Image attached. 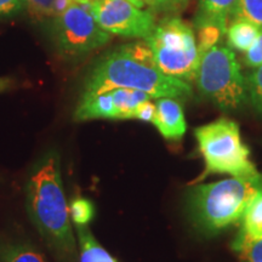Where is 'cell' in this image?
<instances>
[{
    "instance_id": "6da1fadb",
    "label": "cell",
    "mask_w": 262,
    "mask_h": 262,
    "mask_svg": "<svg viewBox=\"0 0 262 262\" xmlns=\"http://www.w3.org/2000/svg\"><path fill=\"white\" fill-rule=\"evenodd\" d=\"M118 88L143 91L152 98L192 96L191 84L157 67L147 41L122 45L103 55L88 75L84 93L101 94Z\"/></svg>"
},
{
    "instance_id": "7a4b0ae2",
    "label": "cell",
    "mask_w": 262,
    "mask_h": 262,
    "mask_svg": "<svg viewBox=\"0 0 262 262\" xmlns=\"http://www.w3.org/2000/svg\"><path fill=\"white\" fill-rule=\"evenodd\" d=\"M27 210L52 250L66 258L75 257L77 242L62 183L60 158L55 153L42 158L29 176Z\"/></svg>"
},
{
    "instance_id": "3957f363",
    "label": "cell",
    "mask_w": 262,
    "mask_h": 262,
    "mask_svg": "<svg viewBox=\"0 0 262 262\" xmlns=\"http://www.w3.org/2000/svg\"><path fill=\"white\" fill-rule=\"evenodd\" d=\"M262 192V173L229 178L192 188L187 198L193 224L206 233H216L241 222L249 204Z\"/></svg>"
},
{
    "instance_id": "277c9868",
    "label": "cell",
    "mask_w": 262,
    "mask_h": 262,
    "mask_svg": "<svg viewBox=\"0 0 262 262\" xmlns=\"http://www.w3.org/2000/svg\"><path fill=\"white\" fill-rule=\"evenodd\" d=\"M194 135L205 162V171L196 181L211 173H228L234 178H249L258 173L250 160V150L242 141L238 124L233 120L221 118L196 127Z\"/></svg>"
},
{
    "instance_id": "5b68a950",
    "label": "cell",
    "mask_w": 262,
    "mask_h": 262,
    "mask_svg": "<svg viewBox=\"0 0 262 262\" xmlns=\"http://www.w3.org/2000/svg\"><path fill=\"white\" fill-rule=\"evenodd\" d=\"M195 85L203 96L222 111H234L248 101L245 77L234 52L215 45L202 55Z\"/></svg>"
},
{
    "instance_id": "8992f818",
    "label": "cell",
    "mask_w": 262,
    "mask_h": 262,
    "mask_svg": "<svg viewBox=\"0 0 262 262\" xmlns=\"http://www.w3.org/2000/svg\"><path fill=\"white\" fill-rule=\"evenodd\" d=\"M146 41L164 74L187 83L194 80L201 54L191 26L178 16H168L157 24Z\"/></svg>"
},
{
    "instance_id": "52a82bcc",
    "label": "cell",
    "mask_w": 262,
    "mask_h": 262,
    "mask_svg": "<svg viewBox=\"0 0 262 262\" xmlns=\"http://www.w3.org/2000/svg\"><path fill=\"white\" fill-rule=\"evenodd\" d=\"M52 35L56 48L66 58H81L111 40L91 15L89 4L74 3L63 14L54 18Z\"/></svg>"
},
{
    "instance_id": "ba28073f",
    "label": "cell",
    "mask_w": 262,
    "mask_h": 262,
    "mask_svg": "<svg viewBox=\"0 0 262 262\" xmlns=\"http://www.w3.org/2000/svg\"><path fill=\"white\" fill-rule=\"evenodd\" d=\"M90 11L104 31L127 38L146 40L157 26L152 11H145L130 0H94Z\"/></svg>"
},
{
    "instance_id": "9c48e42d",
    "label": "cell",
    "mask_w": 262,
    "mask_h": 262,
    "mask_svg": "<svg viewBox=\"0 0 262 262\" xmlns=\"http://www.w3.org/2000/svg\"><path fill=\"white\" fill-rule=\"evenodd\" d=\"M156 117L153 124L164 139L179 141L187 130L181 103L173 97L158 98L156 103Z\"/></svg>"
},
{
    "instance_id": "30bf717a",
    "label": "cell",
    "mask_w": 262,
    "mask_h": 262,
    "mask_svg": "<svg viewBox=\"0 0 262 262\" xmlns=\"http://www.w3.org/2000/svg\"><path fill=\"white\" fill-rule=\"evenodd\" d=\"M74 119L78 122L91 119H118L112 93H83L80 102L75 110Z\"/></svg>"
},
{
    "instance_id": "8fae6325",
    "label": "cell",
    "mask_w": 262,
    "mask_h": 262,
    "mask_svg": "<svg viewBox=\"0 0 262 262\" xmlns=\"http://www.w3.org/2000/svg\"><path fill=\"white\" fill-rule=\"evenodd\" d=\"M234 4L235 0H199L194 16V26L196 28L214 26L226 34Z\"/></svg>"
},
{
    "instance_id": "7c38bea8",
    "label": "cell",
    "mask_w": 262,
    "mask_h": 262,
    "mask_svg": "<svg viewBox=\"0 0 262 262\" xmlns=\"http://www.w3.org/2000/svg\"><path fill=\"white\" fill-rule=\"evenodd\" d=\"M75 227L79 239L80 262H118L94 238L88 226H75Z\"/></svg>"
},
{
    "instance_id": "4fadbf2b",
    "label": "cell",
    "mask_w": 262,
    "mask_h": 262,
    "mask_svg": "<svg viewBox=\"0 0 262 262\" xmlns=\"http://www.w3.org/2000/svg\"><path fill=\"white\" fill-rule=\"evenodd\" d=\"M111 93H112L113 102L117 110L118 119H133L139 104L152 98L143 91L125 89V88L113 89L111 90Z\"/></svg>"
},
{
    "instance_id": "5bb4252c",
    "label": "cell",
    "mask_w": 262,
    "mask_h": 262,
    "mask_svg": "<svg viewBox=\"0 0 262 262\" xmlns=\"http://www.w3.org/2000/svg\"><path fill=\"white\" fill-rule=\"evenodd\" d=\"M261 31L256 26L245 21H234L227 28V41L229 48L241 52H247L253 47Z\"/></svg>"
},
{
    "instance_id": "9a60e30c",
    "label": "cell",
    "mask_w": 262,
    "mask_h": 262,
    "mask_svg": "<svg viewBox=\"0 0 262 262\" xmlns=\"http://www.w3.org/2000/svg\"><path fill=\"white\" fill-rule=\"evenodd\" d=\"M239 232L251 239L262 238V192L255 196L245 210Z\"/></svg>"
},
{
    "instance_id": "2e32d148",
    "label": "cell",
    "mask_w": 262,
    "mask_h": 262,
    "mask_svg": "<svg viewBox=\"0 0 262 262\" xmlns=\"http://www.w3.org/2000/svg\"><path fill=\"white\" fill-rule=\"evenodd\" d=\"M0 262H47V260L32 245L11 243L0 249Z\"/></svg>"
},
{
    "instance_id": "e0dca14e",
    "label": "cell",
    "mask_w": 262,
    "mask_h": 262,
    "mask_svg": "<svg viewBox=\"0 0 262 262\" xmlns=\"http://www.w3.org/2000/svg\"><path fill=\"white\" fill-rule=\"evenodd\" d=\"M231 17L253 24L262 31V0H235Z\"/></svg>"
},
{
    "instance_id": "ac0fdd59",
    "label": "cell",
    "mask_w": 262,
    "mask_h": 262,
    "mask_svg": "<svg viewBox=\"0 0 262 262\" xmlns=\"http://www.w3.org/2000/svg\"><path fill=\"white\" fill-rule=\"evenodd\" d=\"M232 249L244 262H262V238L251 239L239 232Z\"/></svg>"
},
{
    "instance_id": "d6986e66",
    "label": "cell",
    "mask_w": 262,
    "mask_h": 262,
    "mask_svg": "<svg viewBox=\"0 0 262 262\" xmlns=\"http://www.w3.org/2000/svg\"><path fill=\"white\" fill-rule=\"evenodd\" d=\"M248 101L255 107V110L262 113V66L245 75Z\"/></svg>"
},
{
    "instance_id": "ffe728a7",
    "label": "cell",
    "mask_w": 262,
    "mask_h": 262,
    "mask_svg": "<svg viewBox=\"0 0 262 262\" xmlns=\"http://www.w3.org/2000/svg\"><path fill=\"white\" fill-rule=\"evenodd\" d=\"M70 215L77 226H88L95 216L94 204L89 199L77 196L71 203Z\"/></svg>"
},
{
    "instance_id": "44dd1931",
    "label": "cell",
    "mask_w": 262,
    "mask_h": 262,
    "mask_svg": "<svg viewBox=\"0 0 262 262\" xmlns=\"http://www.w3.org/2000/svg\"><path fill=\"white\" fill-rule=\"evenodd\" d=\"M224 35V33L217 27H214V26H204V27L198 28V41L196 42H198L201 57L205 51H208L210 48L217 45V42L220 41V39Z\"/></svg>"
},
{
    "instance_id": "7402d4cb",
    "label": "cell",
    "mask_w": 262,
    "mask_h": 262,
    "mask_svg": "<svg viewBox=\"0 0 262 262\" xmlns=\"http://www.w3.org/2000/svg\"><path fill=\"white\" fill-rule=\"evenodd\" d=\"M54 0H26V10L34 21H44L52 17Z\"/></svg>"
},
{
    "instance_id": "603a6c76",
    "label": "cell",
    "mask_w": 262,
    "mask_h": 262,
    "mask_svg": "<svg viewBox=\"0 0 262 262\" xmlns=\"http://www.w3.org/2000/svg\"><path fill=\"white\" fill-rule=\"evenodd\" d=\"M245 63L249 67H260L262 66V31L254 42L253 47L245 52Z\"/></svg>"
},
{
    "instance_id": "cb8c5ba5",
    "label": "cell",
    "mask_w": 262,
    "mask_h": 262,
    "mask_svg": "<svg viewBox=\"0 0 262 262\" xmlns=\"http://www.w3.org/2000/svg\"><path fill=\"white\" fill-rule=\"evenodd\" d=\"M26 10V0H0V17H12Z\"/></svg>"
},
{
    "instance_id": "d4e9b609",
    "label": "cell",
    "mask_w": 262,
    "mask_h": 262,
    "mask_svg": "<svg viewBox=\"0 0 262 262\" xmlns=\"http://www.w3.org/2000/svg\"><path fill=\"white\" fill-rule=\"evenodd\" d=\"M185 8L186 5L183 0H156L155 5L150 8V11L172 14V12L180 11Z\"/></svg>"
},
{
    "instance_id": "484cf974",
    "label": "cell",
    "mask_w": 262,
    "mask_h": 262,
    "mask_svg": "<svg viewBox=\"0 0 262 262\" xmlns=\"http://www.w3.org/2000/svg\"><path fill=\"white\" fill-rule=\"evenodd\" d=\"M156 104L150 102V100H147L145 102L139 104V107L136 108L135 113H134L133 119H139L142 122H148L153 123V119L156 117Z\"/></svg>"
},
{
    "instance_id": "4316f807",
    "label": "cell",
    "mask_w": 262,
    "mask_h": 262,
    "mask_svg": "<svg viewBox=\"0 0 262 262\" xmlns=\"http://www.w3.org/2000/svg\"><path fill=\"white\" fill-rule=\"evenodd\" d=\"M74 4L73 0H54V6H52V18L57 17L63 14L67 9H70Z\"/></svg>"
},
{
    "instance_id": "83f0119b",
    "label": "cell",
    "mask_w": 262,
    "mask_h": 262,
    "mask_svg": "<svg viewBox=\"0 0 262 262\" xmlns=\"http://www.w3.org/2000/svg\"><path fill=\"white\" fill-rule=\"evenodd\" d=\"M12 80L9 79V78H0V93L3 91L10 89L12 86Z\"/></svg>"
},
{
    "instance_id": "f1b7e54d",
    "label": "cell",
    "mask_w": 262,
    "mask_h": 262,
    "mask_svg": "<svg viewBox=\"0 0 262 262\" xmlns=\"http://www.w3.org/2000/svg\"><path fill=\"white\" fill-rule=\"evenodd\" d=\"M130 2H133L134 4L139 6V8H143L145 5H148V6H150V8H152V6L155 5L156 0H130Z\"/></svg>"
},
{
    "instance_id": "f546056e",
    "label": "cell",
    "mask_w": 262,
    "mask_h": 262,
    "mask_svg": "<svg viewBox=\"0 0 262 262\" xmlns=\"http://www.w3.org/2000/svg\"><path fill=\"white\" fill-rule=\"evenodd\" d=\"M74 3H78V4H89V3H93L94 0H73Z\"/></svg>"
},
{
    "instance_id": "4dcf8cb0",
    "label": "cell",
    "mask_w": 262,
    "mask_h": 262,
    "mask_svg": "<svg viewBox=\"0 0 262 262\" xmlns=\"http://www.w3.org/2000/svg\"><path fill=\"white\" fill-rule=\"evenodd\" d=\"M183 2H185V5L187 6V4H188V3H189V0H183Z\"/></svg>"
}]
</instances>
